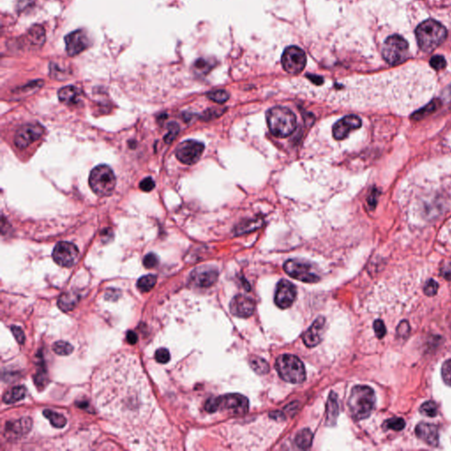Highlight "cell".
I'll use <instances>...</instances> for the list:
<instances>
[{"instance_id":"cell-31","label":"cell","mask_w":451,"mask_h":451,"mask_svg":"<svg viewBox=\"0 0 451 451\" xmlns=\"http://www.w3.org/2000/svg\"><path fill=\"white\" fill-rule=\"evenodd\" d=\"M250 365L251 368L257 374H267L270 370L267 362L260 357H252L250 360Z\"/></svg>"},{"instance_id":"cell-14","label":"cell","mask_w":451,"mask_h":451,"mask_svg":"<svg viewBox=\"0 0 451 451\" xmlns=\"http://www.w3.org/2000/svg\"><path fill=\"white\" fill-rule=\"evenodd\" d=\"M295 298H296V288L294 284L286 279L280 280L276 289L274 298L276 305L282 309L288 308L294 303Z\"/></svg>"},{"instance_id":"cell-18","label":"cell","mask_w":451,"mask_h":451,"mask_svg":"<svg viewBox=\"0 0 451 451\" xmlns=\"http://www.w3.org/2000/svg\"><path fill=\"white\" fill-rule=\"evenodd\" d=\"M229 308L233 315L247 318L253 315L256 309V302L252 298L238 294L232 299Z\"/></svg>"},{"instance_id":"cell-10","label":"cell","mask_w":451,"mask_h":451,"mask_svg":"<svg viewBox=\"0 0 451 451\" xmlns=\"http://www.w3.org/2000/svg\"><path fill=\"white\" fill-rule=\"evenodd\" d=\"M284 70L290 74H298L304 70L307 64L305 52L297 46H289L283 52L281 58Z\"/></svg>"},{"instance_id":"cell-32","label":"cell","mask_w":451,"mask_h":451,"mask_svg":"<svg viewBox=\"0 0 451 451\" xmlns=\"http://www.w3.org/2000/svg\"><path fill=\"white\" fill-rule=\"evenodd\" d=\"M32 425V421L30 418H22L19 421H15V424H12L10 430L17 434H23L29 432Z\"/></svg>"},{"instance_id":"cell-27","label":"cell","mask_w":451,"mask_h":451,"mask_svg":"<svg viewBox=\"0 0 451 451\" xmlns=\"http://www.w3.org/2000/svg\"><path fill=\"white\" fill-rule=\"evenodd\" d=\"M78 301H79L78 294H74V292L66 293L59 298V307L63 311H70L76 306Z\"/></svg>"},{"instance_id":"cell-50","label":"cell","mask_w":451,"mask_h":451,"mask_svg":"<svg viewBox=\"0 0 451 451\" xmlns=\"http://www.w3.org/2000/svg\"><path fill=\"white\" fill-rule=\"evenodd\" d=\"M138 338H139L138 335L134 331H132V330H130L126 334V340L131 345H135L138 342Z\"/></svg>"},{"instance_id":"cell-46","label":"cell","mask_w":451,"mask_h":451,"mask_svg":"<svg viewBox=\"0 0 451 451\" xmlns=\"http://www.w3.org/2000/svg\"><path fill=\"white\" fill-rule=\"evenodd\" d=\"M379 194H380V192L375 188H374L371 191L370 195L367 198V204H368V206L370 207V209H374V207L376 206Z\"/></svg>"},{"instance_id":"cell-29","label":"cell","mask_w":451,"mask_h":451,"mask_svg":"<svg viewBox=\"0 0 451 451\" xmlns=\"http://www.w3.org/2000/svg\"><path fill=\"white\" fill-rule=\"evenodd\" d=\"M45 418H48L53 426L57 428H63L66 425V418L64 415L52 410H45L44 411Z\"/></svg>"},{"instance_id":"cell-51","label":"cell","mask_w":451,"mask_h":451,"mask_svg":"<svg viewBox=\"0 0 451 451\" xmlns=\"http://www.w3.org/2000/svg\"><path fill=\"white\" fill-rule=\"evenodd\" d=\"M308 78L310 80V81L313 82V83H315V85H321L323 83V79L322 77H320V76H317V75H312V74H308Z\"/></svg>"},{"instance_id":"cell-23","label":"cell","mask_w":451,"mask_h":451,"mask_svg":"<svg viewBox=\"0 0 451 451\" xmlns=\"http://www.w3.org/2000/svg\"><path fill=\"white\" fill-rule=\"evenodd\" d=\"M264 225V221L261 219H251V220H243L238 225L235 226L234 233L235 235H242L252 233L260 228Z\"/></svg>"},{"instance_id":"cell-5","label":"cell","mask_w":451,"mask_h":451,"mask_svg":"<svg viewBox=\"0 0 451 451\" xmlns=\"http://www.w3.org/2000/svg\"><path fill=\"white\" fill-rule=\"evenodd\" d=\"M205 409L210 413L227 411L232 414L243 415L249 411V399L241 394H227L211 397L206 401Z\"/></svg>"},{"instance_id":"cell-19","label":"cell","mask_w":451,"mask_h":451,"mask_svg":"<svg viewBox=\"0 0 451 451\" xmlns=\"http://www.w3.org/2000/svg\"><path fill=\"white\" fill-rule=\"evenodd\" d=\"M325 329V319L320 316L302 335V341L309 348L315 347L322 341Z\"/></svg>"},{"instance_id":"cell-15","label":"cell","mask_w":451,"mask_h":451,"mask_svg":"<svg viewBox=\"0 0 451 451\" xmlns=\"http://www.w3.org/2000/svg\"><path fill=\"white\" fill-rule=\"evenodd\" d=\"M66 52L71 57L79 55L90 45V41L84 30H76L66 37Z\"/></svg>"},{"instance_id":"cell-47","label":"cell","mask_w":451,"mask_h":451,"mask_svg":"<svg viewBox=\"0 0 451 451\" xmlns=\"http://www.w3.org/2000/svg\"><path fill=\"white\" fill-rule=\"evenodd\" d=\"M11 330L14 336L16 338V340L20 344H23L24 341H25V334L23 332V330H22V328L19 326H13L11 328Z\"/></svg>"},{"instance_id":"cell-35","label":"cell","mask_w":451,"mask_h":451,"mask_svg":"<svg viewBox=\"0 0 451 451\" xmlns=\"http://www.w3.org/2000/svg\"><path fill=\"white\" fill-rule=\"evenodd\" d=\"M207 97L213 102L221 104V103H226L229 99V95L225 90H215V91L208 93Z\"/></svg>"},{"instance_id":"cell-21","label":"cell","mask_w":451,"mask_h":451,"mask_svg":"<svg viewBox=\"0 0 451 451\" xmlns=\"http://www.w3.org/2000/svg\"><path fill=\"white\" fill-rule=\"evenodd\" d=\"M44 41H45V32L44 28L41 26L31 28L24 37V43L29 44V47L34 49L42 47Z\"/></svg>"},{"instance_id":"cell-42","label":"cell","mask_w":451,"mask_h":451,"mask_svg":"<svg viewBox=\"0 0 451 451\" xmlns=\"http://www.w3.org/2000/svg\"><path fill=\"white\" fill-rule=\"evenodd\" d=\"M159 261L160 260H159V257H158L157 255H155L154 253L147 254V256L144 258V266L147 268V269H152V268L157 266L158 264H159Z\"/></svg>"},{"instance_id":"cell-1","label":"cell","mask_w":451,"mask_h":451,"mask_svg":"<svg viewBox=\"0 0 451 451\" xmlns=\"http://www.w3.org/2000/svg\"><path fill=\"white\" fill-rule=\"evenodd\" d=\"M134 358L118 356L101 372L97 380V404L108 417L132 424L147 418L154 410L149 386Z\"/></svg>"},{"instance_id":"cell-30","label":"cell","mask_w":451,"mask_h":451,"mask_svg":"<svg viewBox=\"0 0 451 451\" xmlns=\"http://www.w3.org/2000/svg\"><path fill=\"white\" fill-rule=\"evenodd\" d=\"M156 280H157L156 276L152 275V274L143 276V277H141V278L138 280L137 286H138V288H139V290L141 291V292L147 293V292L150 291V290L155 286Z\"/></svg>"},{"instance_id":"cell-6","label":"cell","mask_w":451,"mask_h":451,"mask_svg":"<svg viewBox=\"0 0 451 451\" xmlns=\"http://www.w3.org/2000/svg\"><path fill=\"white\" fill-rule=\"evenodd\" d=\"M276 370L284 381L290 383H301L306 380L304 364L297 356L282 354L276 360Z\"/></svg>"},{"instance_id":"cell-16","label":"cell","mask_w":451,"mask_h":451,"mask_svg":"<svg viewBox=\"0 0 451 451\" xmlns=\"http://www.w3.org/2000/svg\"><path fill=\"white\" fill-rule=\"evenodd\" d=\"M219 277L217 269L213 266H200L191 272V282L199 287H209L216 282Z\"/></svg>"},{"instance_id":"cell-36","label":"cell","mask_w":451,"mask_h":451,"mask_svg":"<svg viewBox=\"0 0 451 451\" xmlns=\"http://www.w3.org/2000/svg\"><path fill=\"white\" fill-rule=\"evenodd\" d=\"M419 411L421 414L427 417H435L437 414L436 404L433 401H427L422 404Z\"/></svg>"},{"instance_id":"cell-44","label":"cell","mask_w":451,"mask_h":451,"mask_svg":"<svg viewBox=\"0 0 451 451\" xmlns=\"http://www.w3.org/2000/svg\"><path fill=\"white\" fill-rule=\"evenodd\" d=\"M374 330L378 338H382L385 336L386 327L381 320H376L374 323Z\"/></svg>"},{"instance_id":"cell-2","label":"cell","mask_w":451,"mask_h":451,"mask_svg":"<svg viewBox=\"0 0 451 451\" xmlns=\"http://www.w3.org/2000/svg\"><path fill=\"white\" fill-rule=\"evenodd\" d=\"M418 46L422 52L430 53L447 38V30L440 22L427 20L418 25L415 31Z\"/></svg>"},{"instance_id":"cell-4","label":"cell","mask_w":451,"mask_h":451,"mask_svg":"<svg viewBox=\"0 0 451 451\" xmlns=\"http://www.w3.org/2000/svg\"><path fill=\"white\" fill-rule=\"evenodd\" d=\"M375 403V396L373 389L368 386H355L349 396L348 407L352 417L357 419H364L370 416Z\"/></svg>"},{"instance_id":"cell-43","label":"cell","mask_w":451,"mask_h":451,"mask_svg":"<svg viewBox=\"0 0 451 451\" xmlns=\"http://www.w3.org/2000/svg\"><path fill=\"white\" fill-rule=\"evenodd\" d=\"M438 287L439 286L437 282H435L433 279H430L429 281L425 284L424 293L427 296H434L437 294Z\"/></svg>"},{"instance_id":"cell-9","label":"cell","mask_w":451,"mask_h":451,"mask_svg":"<svg viewBox=\"0 0 451 451\" xmlns=\"http://www.w3.org/2000/svg\"><path fill=\"white\" fill-rule=\"evenodd\" d=\"M285 272L292 278L304 283H316L320 280L319 276L314 272L310 263L301 259H289L284 264Z\"/></svg>"},{"instance_id":"cell-3","label":"cell","mask_w":451,"mask_h":451,"mask_svg":"<svg viewBox=\"0 0 451 451\" xmlns=\"http://www.w3.org/2000/svg\"><path fill=\"white\" fill-rule=\"evenodd\" d=\"M266 121L273 136L286 138L296 129L297 119L292 110L285 107H274L266 112Z\"/></svg>"},{"instance_id":"cell-45","label":"cell","mask_w":451,"mask_h":451,"mask_svg":"<svg viewBox=\"0 0 451 451\" xmlns=\"http://www.w3.org/2000/svg\"><path fill=\"white\" fill-rule=\"evenodd\" d=\"M154 187H155V183H154V181L152 177L144 178V179L140 182V190L146 191V192H149V191H153Z\"/></svg>"},{"instance_id":"cell-39","label":"cell","mask_w":451,"mask_h":451,"mask_svg":"<svg viewBox=\"0 0 451 451\" xmlns=\"http://www.w3.org/2000/svg\"><path fill=\"white\" fill-rule=\"evenodd\" d=\"M168 130H169V132L166 135L165 141L166 143L170 144L179 133V125H177L176 123H170L168 126Z\"/></svg>"},{"instance_id":"cell-25","label":"cell","mask_w":451,"mask_h":451,"mask_svg":"<svg viewBox=\"0 0 451 451\" xmlns=\"http://www.w3.org/2000/svg\"><path fill=\"white\" fill-rule=\"evenodd\" d=\"M440 107V100H433L431 103L426 104L425 107H423L420 110L414 112L411 116V119H413L415 121L421 120L423 118H426L427 116L433 114V112H435Z\"/></svg>"},{"instance_id":"cell-22","label":"cell","mask_w":451,"mask_h":451,"mask_svg":"<svg viewBox=\"0 0 451 451\" xmlns=\"http://www.w3.org/2000/svg\"><path fill=\"white\" fill-rule=\"evenodd\" d=\"M338 411H339V407H338L337 394L331 392L330 396H329L328 401H327V425L332 426V425L336 424L337 417H338Z\"/></svg>"},{"instance_id":"cell-11","label":"cell","mask_w":451,"mask_h":451,"mask_svg":"<svg viewBox=\"0 0 451 451\" xmlns=\"http://www.w3.org/2000/svg\"><path fill=\"white\" fill-rule=\"evenodd\" d=\"M204 151V144L197 140H186L180 144L176 148V156L185 165H193L200 160Z\"/></svg>"},{"instance_id":"cell-7","label":"cell","mask_w":451,"mask_h":451,"mask_svg":"<svg viewBox=\"0 0 451 451\" xmlns=\"http://www.w3.org/2000/svg\"><path fill=\"white\" fill-rule=\"evenodd\" d=\"M116 184V176L109 166H97L90 173L89 185L100 197L110 196L114 191Z\"/></svg>"},{"instance_id":"cell-38","label":"cell","mask_w":451,"mask_h":451,"mask_svg":"<svg viewBox=\"0 0 451 451\" xmlns=\"http://www.w3.org/2000/svg\"><path fill=\"white\" fill-rule=\"evenodd\" d=\"M441 377L447 385L451 386V359H447L442 365Z\"/></svg>"},{"instance_id":"cell-8","label":"cell","mask_w":451,"mask_h":451,"mask_svg":"<svg viewBox=\"0 0 451 451\" xmlns=\"http://www.w3.org/2000/svg\"><path fill=\"white\" fill-rule=\"evenodd\" d=\"M381 54L386 62L391 66H397L404 62L409 57V45L405 39L398 35L386 39Z\"/></svg>"},{"instance_id":"cell-41","label":"cell","mask_w":451,"mask_h":451,"mask_svg":"<svg viewBox=\"0 0 451 451\" xmlns=\"http://www.w3.org/2000/svg\"><path fill=\"white\" fill-rule=\"evenodd\" d=\"M155 359L159 363H168L170 359V353L166 348L158 349L155 352Z\"/></svg>"},{"instance_id":"cell-40","label":"cell","mask_w":451,"mask_h":451,"mask_svg":"<svg viewBox=\"0 0 451 451\" xmlns=\"http://www.w3.org/2000/svg\"><path fill=\"white\" fill-rule=\"evenodd\" d=\"M430 66H432V68L434 70H442L446 66V60L442 56H433V58L430 59Z\"/></svg>"},{"instance_id":"cell-33","label":"cell","mask_w":451,"mask_h":451,"mask_svg":"<svg viewBox=\"0 0 451 451\" xmlns=\"http://www.w3.org/2000/svg\"><path fill=\"white\" fill-rule=\"evenodd\" d=\"M213 65L204 59H199L194 64V71L198 75H206L213 68Z\"/></svg>"},{"instance_id":"cell-24","label":"cell","mask_w":451,"mask_h":451,"mask_svg":"<svg viewBox=\"0 0 451 451\" xmlns=\"http://www.w3.org/2000/svg\"><path fill=\"white\" fill-rule=\"evenodd\" d=\"M80 95V90L76 87L68 86L59 90V98L61 103L71 105L78 103Z\"/></svg>"},{"instance_id":"cell-26","label":"cell","mask_w":451,"mask_h":451,"mask_svg":"<svg viewBox=\"0 0 451 451\" xmlns=\"http://www.w3.org/2000/svg\"><path fill=\"white\" fill-rule=\"evenodd\" d=\"M27 394V389L23 386H16L5 393L3 401L6 403H14L23 399Z\"/></svg>"},{"instance_id":"cell-17","label":"cell","mask_w":451,"mask_h":451,"mask_svg":"<svg viewBox=\"0 0 451 451\" xmlns=\"http://www.w3.org/2000/svg\"><path fill=\"white\" fill-rule=\"evenodd\" d=\"M361 125V119L359 117L354 115L346 116L333 125L332 134L334 139L337 140H345L350 132L360 128Z\"/></svg>"},{"instance_id":"cell-12","label":"cell","mask_w":451,"mask_h":451,"mask_svg":"<svg viewBox=\"0 0 451 451\" xmlns=\"http://www.w3.org/2000/svg\"><path fill=\"white\" fill-rule=\"evenodd\" d=\"M52 257L62 267H72L77 262L79 250L77 246L69 242H60L55 246Z\"/></svg>"},{"instance_id":"cell-49","label":"cell","mask_w":451,"mask_h":451,"mask_svg":"<svg viewBox=\"0 0 451 451\" xmlns=\"http://www.w3.org/2000/svg\"><path fill=\"white\" fill-rule=\"evenodd\" d=\"M440 274L443 277L444 279H447L448 281H451V262L445 263L442 265V267L440 269Z\"/></svg>"},{"instance_id":"cell-52","label":"cell","mask_w":451,"mask_h":451,"mask_svg":"<svg viewBox=\"0 0 451 451\" xmlns=\"http://www.w3.org/2000/svg\"><path fill=\"white\" fill-rule=\"evenodd\" d=\"M444 96H445V98H447V100L451 101V86H449V87L447 88V90L444 93Z\"/></svg>"},{"instance_id":"cell-37","label":"cell","mask_w":451,"mask_h":451,"mask_svg":"<svg viewBox=\"0 0 451 451\" xmlns=\"http://www.w3.org/2000/svg\"><path fill=\"white\" fill-rule=\"evenodd\" d=\"M384 426L388 429L395 430V431H401L405 426V422L403 418H392L386 420Z\"/></svg>"},{"instance_id":"cell-13","label":"cell","mask_w":451,"mask_h":451,"mask_svg":"<svg viewBox=\"0 0 451 451\" xmlns=\"http://www.w3.org/2000/svg\"><path fill=\"white\" fill-rule=\"evenodd\" d=\"M44 129L38 124H29L19 129L15 137V143L20 149H24L39 140L44 134Z\"/></svg>"},{"instance_id":"cell-48","label":"cell","mask_w":451,"mask_h":451,"mask_svg":"<svg viewBox=\"0 0 451 451\" xmlns=\"http://www.w3.org/2000/svg\"><path fill=\"white\" fill-rule=\"evenodd\" d=\"M409 332H410V326L406 321H403L400 323L399 326L397 328V334L399 335L400 337H406Z\"/></svg>"},{"instance_id":"cell-28","label":"cell","mask_w":451,"mask_h":451,"mask_svg":"<svg viewBox=\"0 0 451 451\" xmlns=\"http://www.w3.org/2000/svg\"><path fill=\"white\" fill-rule=\"evenodd\" d=\"M295 444L301 449H308L311 447L313 441V433L309 429H303L300 431L295 437Z\"/></svg>"},{"instance_id":"cell-34","label":"cell","mask_w":451,"mask_h":451,"mask_svg":"<svg viewBox=\"0 0 451 451\" xmlns=\"http://www.w3.org/2000/svg\"><path fill=\"white\" fill-rule=\"evenodd\" d=\"M53 351L61 356H66L71 354L74 351L73 345H71L68 342L66 341H58L52 346Z\"/></svg>"},{"instance_id":"cell-20","label":"cell","mask_w":451,"mask_h":451,"mask_svg":"<svg viewBox=\"0 0 451 451\" xmlns=\"http://www.w3.org/2000/svg\"><path fill=\"white\" fill-rule=\"evenodd\" d=\"M416 435L430 446L436 447L439 443V433L436 426L428 423H419L415 429Z\"/></svg>"}]
</instances>
